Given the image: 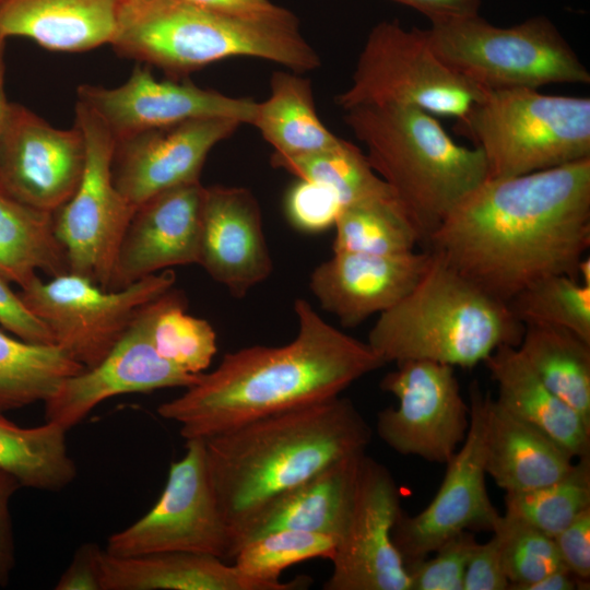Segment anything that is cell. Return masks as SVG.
<instances>
[{"instance_id":"33","label":"cell","mask_w":590,"mask_h":590,"mask_svg":"<svg viewBox=\"0 0 590 590\" xmlns=\"http://www.w3.org/2000/svg\"><path fill=\"white\" fill-rule=\"evenodd\" d=\"M270 163L297 179L329 188L343 208L371 200L397 199L366 155L345 140L334 149L315 154L292 157L272 154Z\"/></svg>"},{"instance_id":"41","label":"cell","mask_w":590,"mask_h":590,"mask_svg":"<svg viewBox=\"0 0 590 590\" xmlns=\"http://www.w3.org/2000/svg\"><path fill=\"white\" fill-rule=\"evenodd\" d=\"M342 209L338 197L329 188L304 179H297L284 198V211L290 224L309 234L334 226Z\"/></svg>"},{"instance_id":"40","label":"cell","mask_w":590,"mask_h":590,"mask_svg":"<svg viewBox=\"0 0 590 590\" xmlns=\"http://www.w3.org/2000/svg\"><path fill=\"white\" fill-rule=\"evenodd\" d=\"M477 543L469 530L438 546L430 558L406 565L411 590H462L465 567Z\"/></svg>"},{"instance_id":"17","label":"cell","mask_w":590,"mask_h":590,"mask_svg":"<svg viewBox=\"0 0 590 590\" xmlns=\"http://www.w3.org/2000/svg\"><path fill=\"white\" fill-rule=\"evenodd\" d=\"M78 101L90 107L114 139L193 119L226 118L251 125L257 102L234 97L191 82L156 80L138 64L117 87L82 84Z\"/></svg>"},{"instance_id":"26","label":"cell","mask_w":590,"mask_h":590,"mask_svg":"<svg viewBox=\"0 0 590 590\" xmlns=\"http://www.w3.org/2000/svg\"><path fill=\"white\" fill-rule=\"evenodd\" d=\"M497 384L495 401L535 427L574 459L590 458V426L535 375L517 346L497 349L484 362Z\"/></svg>"},{"instance_id":"23","label":"cell","mask_w":590,"mask_h":590,"mask_svg":"<svg viewBox=\"0 0 590 590\" xmlns=\"http://www.w3.org/2000/svg\"><path fill=\"white\" fill-rule=\"evenodd\" d=\"M101 571L102 590H295L311 583L307 576L257 580L220 557L191 552L119 557L104 550Z\"/></svg>"},{"instance_id":"48","label":"cell","mask_w":590,"mask_h":590,"mask_svg":"<svg viewBox=\"0 0 590 590\" xmlns=\"http://www.w3.org/2000/svg\"><path fill=\"white\" fill-rule=\"evenodd\" d=\"M427 16L430 22L479 14L481 0H392Z\"/></svg>"},{"instance_id":"5","label":"cell","mask_w":590,"mask_h":590,"mask_svg":"<svg viewBox=\"0 0 590 590\" xmlns=\"http://www.w3.org/2000/svg\"><path fill=\"white\" fill-rule=\"evenodd\" d=\"M417 284L379 317L369 346L388 363L425 359L471 368L497 349L518 346L524 326L502 302L432 250Z\"/></svg>"},{"instance_id":"31","label":"cell","mask_w":590,"mask_h":590,"mask_svg":"<svg viewBox=\"0 0 590 590\" xmlns=\"http://www.w3.org/2000/svg\"><path fill=\"white\" fill-rule=\"evenodd\" d=\"M67 429L46 421L36 427H20L0 414V469L21 487L59 492L78 475L67 445Z\"/></svg>"},{"instance_id":"6","label":"cell","mask_w":590,"mask_h":590,"mask_svg":"<svg viewBox=\"0 0 590 590\" xmlns=\"http://www.w3.org/2000/svg\"><path fill=\"white\" fill-rule=\"evenodd\" d=\"M343 119L425 241L487 179L481 150L455 142L432 114L420 108L358 106L345 110Z\"/></svg>"},{"instance_id":"49","label":"cell","mask_w":590,"mask_h":590,"mask_svg":"<svg viewBox=\"0 0 590 590\" xmlns=\"http://www.w3.org/2000/svg\"><path fill=\"white\" fill-rule=\"evenodd\" d=\"M588 589L589 582L578 579L566 567L562 566L546 574L541 579L526 585L520 590H575Z\"/></svg>"},{"instance_id":"15","label":"cell","mask_w":590,"mask_h":590,"mask_svg":"<svg viewBox=\"0 0 590 590\" xmlns=\"http://www.w3.org/2000/svg\"><path fill=\"white\" fill-rule=\"evenodd\" d=\"M400 493L391 472L362 458L346 528L330 559L324 590H411V579L393 539L401 512Z\"/></svg>"},{"instance_id":"14","label":"cell","mask_w":590,"mask_h":590,"mask_svg":"<svg viewBox=\"0 0 590 590\" xmlns=\"http://www.w3.org/2000/svg\"><path fill=\"white\" fill-rule=\"evenodd\" d=\"M489 392L476 381L469 389L470 424L467 436L446 464V473L432 502L415 516L400 512L392 531L404 565L430 555L451 536L470 529L492 530L498 512L485 484Z\"/></svg>"},{"instance_id":"8","label":"cell","mask_w":590,"mask_h":590,"mask_svg":"<svg viewBox=\"0 0 590 590\" xmlns=\"http://www.w3.org/2000/svg\"><path fill=\"white\" fill-rule=\"evenodd\" d=\"M436 55L484 91L588 84L590 72L557 27L539 15L510 27L479 14L432 22Z\"/></svg>"},{"instance_id":"42","label":"cell","mask_w":590,"mask_h":590,"mask_svg":"<svg viewBox=\"0 0 590 590\" xmlns=\"http://www.w3.org/2000/svg\"><path fill=\"white\" fill-rule=\"evenodd\" d=\"M0 275V326L16 338L36 344H54L46 324L25 305L19 293Z\"/></svg>"},{"instance_id":"28","label":"cell","mask_w":590,"mask_h":590,"mask_svg":"<svg viewBox=\"0 0 590 590\" xmlns=\"http://www.w3.org/2000/svg\"><path fill=\"white\" fill-rule=\"evenodd\" d=\"M302 73L276 71L270 94L258 103L251 122L279 156H302L339 146L343 139L320 120L310 81Z\"/></svg>"},{"instance_id":"36","label":"cell","mask_w":590,"mask_h":590,"mask_svg":"<svg viewBox=\"0 0 590 590\" xmlns=\"http://www.w3.org/2000/svg\"><path fill=\"white\" fill-rule=\"evenodd\" d=\"M590 508V458L579 459L563 479L505 495V514L554 538Z\"/></svg>"},{"instance_id":"46","label":"cell","mask_w":590,"mask_h":590,"mask_svg":"<svg viewBox=\"0 0 590 590\" xmlns=\"http://www.w3.org/2000/svg\"><path fill=\"white\" fill-rule=\"evenodd\" d=\"M21 487L17 480L0 469V586L8 583L14 567V538L10 515V500Z\"/></svg>"},{"instance_id":"50","label":"cell","mask_w":590,"mask_h":590,"mask_svg":"<svg viewBox=\"0 0 590 590\" xmlns=\"http://www.w3.org/2000/svg\"><path fill=\"white\" fill-rule=\"evenodd\" d=\"M5 39L0 37V135L3 129L5 121L8 107L10 102H8L4 91V47Z\"/></svg>"},{"instance_id":"19","label":"cell","mask_w":590,"mask_h":590,"mask_svg":"<svg viewBox=\"0 0 590 590\" xmlns=\"http://www.w3.org/2000/svg\"><path fill=\"white\" fill-rule=\"evenodd\" d=\"M151 302L140 309L129 330L103 361L63 379L44 401L47 421L69 430L111 397L188 388L198 381L201 374L174 366L153 347L148 332Z\"/></svg>"},{"instance_id":"21","label":"cell","mask_w":590,"mask_h":590,"mask_svg":"<svg viewBox=\"0 0 590 590\" xmlns=\"http://www.w3.org/2000/svg\"><path fill=\"white\" fill-rule=\"evenodd\" d=\"M203 192L200 181L185 184L135 208L119 247L109 291L198 262Z\"/></svg>"},{"instance_id":"10","label":"cell","mask_w":590,"mask_h":590,"mask_svg":"<svg viewBox=\"0 0 590 590\" xmlns=\"http://www.w3.org/2000/svg\"><path fill=\"white\" fill-rule=\"evenodd\" d=\"M175 283V272L167 269L109 291L85 276L68 272L48 282L37 276L19 294L46 324L54 344L91 368L118 344L140 309Z\"/></svg>"},{"instance_id":"25","label":"cell","mask_w":590,"mask_h":590,"mask_svg":"<svg viewBox=\"0 0 590 590\" xmlns=\"http://www.w3.org/2000/svg\"><path fill=\"white\" fill-rule=\"evenodd\" d=\"M119 0H0V37L80 52L110 44Z\"/></svg>"},{"instance_id":"11","label":"cell","mask_w":590,"mask_h":590,"mask_svg":"<svg viewBox=\"0 0 590 590\" xmlns=\"http://www.w3.org/2000/svg\"><path fill=\"white\" fill-rule=\"evenodd\" d=\"M74 123L85 140V168L72 197L54 212L55 232L66 250L69 272L109 290L119 247L135 208L113 181L115 139L109 129L79 101Z\"/></svg>"},{"instance_id":"30","label":"cell","mask_w":590,"mask_h":590,"mask_svg":"<svg viewBox=\"0 0 590 590\" xmlns=\"http://www.w3.org/2000/svg\"><path fill=\"white\" fill-rule=\"evenodd\" d=\"M520 354L540 380L590 426V343L547 324H526Z\"/></svg>"},{"instance_id":"43","label":"cell","mask_w":590,"mask_h":590,"mask_svg":"<svg viewBox=\"0 0 590 590\" xmlns=\"http://www.w3.org/2000/svg\"><path fill=\"white\" fill-rule=\"evenodd\" d=\"M500 546L493 536L476 543L467 564L462 590H508Z\"/></svg>"},{"instance_id":"13","label":"cell","mask_w":590,"mask_h":590,"mask_svg":"<svg viewBox=\"0 0 590 590\" xmlns=\"http://www.w3.org/2000/svg\"><path fill=\"white\" fill-rule=\"evenodd\" d=\"M396 365L381 379L380 388L398 399V406L378 413V436L402 456L447 464L470 424L455 367L425 359Z\"/></svg>"},{"instance_id":"35","label":"cell","mask_w":590,"mask_h":590,"mask_svg":"<svg viewBox=\"0 0 590 590\" xmlns=\"http://www.w3.org/2000/svg\"><path fill=\"white\" fill-rule=\"evenodd\" d=\"M185 294L172 287L150 304L148 332L157 354L193 375L202 374L216 351V334L205 319L187 312Z\"/></svg>"},{"instance_id":"47","label":"cell","mask_w":590,"mask_h":590,"mask_svg":"<svg viewBox=\"0 0 590 590\" xmlns=\"http://www.w3.org/2000/svg\"><path fill=\"white\" fill-rule=\"evenodd\" d=\"M217 13L245 19H282L293 14L271 0H185Z\"/></svg>"},{"instance_id":"18","label":"cell","mask_w":590,"mask_h":590,"mask_svg":"<svg viewBox=\"0 0 590 590\" xmlns=\"http://www.w3.org/2000/svg\"><path fill=\"white\" fill-rule=\"evenodd\" d=\"M240 125L226 118L193 119L116 139L113 181L134 208L165 190L200 181L211 150Z\"/></svg>"},{"instance_id":"2","label":"cell","mask_w":590,"mask_h":590,"mask_svg":"<svg viewBox=\"0 0 590 590\" xmlns=\"http://www.w3.org/2000/svg\"><path fill=\"white\" fill-rule=\"evenodd\" d=\"M296 337L282 346L227 353L219 366L157 408L187 439H206L246 423L337 396L386 363L369 346L328 323L304 298Z\"/></svg>"},{"instance_id":"3","label":"cell","mask_w":590,"mask_h":590,"mask_svg":"<svg viewBox=\"0 0 590 590\" xmlns=\"http://www.w3.org/2000/svg\"><path fill=\"white\" fill-rule=\"evenodd\" d=\"M370 440L367 421L340 396L204 439L208 475L236 553L238 535L261 511L328 467L366 452Z\"/></svg>"},{"instance_id":"44","label":"cell","mask_w":590,"mask_h":590,"mask_svg":"<svg viewBox=\"0 0 590 590\" xmlns=\"http://www.w3.org/2000/svg\"><path fill=\"white\" fill-rule=\"evenodd\" d=\"M562 564L578 579L590 578V508L553 538Z\"/></svg>"},{"instance_id":"7","label":"cell","mask_w":590,"mask_h":590,"mask_svg":"<svg viewBox=\"0 0 590 590\" xmlns=\"http://www.w3.org/2000/svg\"><path fill=\"white\" fill-rule=\"evenodd\" d=\"M483 153L487 178L590 158V98L535 88L486 91L460 123Z\"/></svg>"},{"instance_id":"1","label":"cell","mask_w":590,"mask_h":590,"mask_svg":"<svg viewBox=\"0 0 590 590\" xmlns=\"http://www.w3.org/2000/svg\"><path fill=\"white\" fill-rule=\"evenodd\" d=\"M427 243L463 276L505 303L552 275L578 280L590 246V158L485 179Z\"/></svg>"},{"instance_id":"34","label":"cell","mask_w":590,"mask_h":590,"mask_svg":"<svg viewBox=\"0 0 590 590\" xmlns=\"http://www.w3.org/2000/svg\"><path fill=\"white\" fill-rule=\"evenodd\" d=\"M333 252L402 255L424 238L394 198L344 206L334 223Z\"/></svg>"},{"instance_id":"27","label":"cell","mask_w":590,"mask_h":590,"mask_svg":"<svg viewBox=\"0 0 590 590\" xmlns=\"http://www.w3.org/2000/svg\"><path fill=\"white\" fill-rule=\"evenodd\" d=\"M575 467L574 458L548 436L488 400L486 474L505 492L551 484Z\"/></svg>"},{"instance_id":"39","label":"cell","mask_w":590,"mask_h":590,"mask_svg":"<svg viewBox=\"0 0 590 590\" xmlns=\"http://www.w3.org/2000/svg\"><path fill=\"white\" fill-rule=\"evenodd\" d=\"M492 531L499 542L508 590H520L564 566L553 538L515 517L498 515Z\"/></svg>"},{"instance_id":"29","label":"cell","mask_w":590,"mask_h":590,"mask_svg":"<svg viewBox=\"0 0 590 590\" xmlns=\"http://www.w3.org/2000/svg\"><path fill=\"white\" fill-rule=\"evenodd\" d=\"M40 271L49 278L69 272L54 213L25 205L0 191V275L21 288Z\"/></svg>"},{"instance_id":"9","label":"cell","mask_w":590,"mask_h":590,"mask_svg":"<svg viewBox=\"0 0 590 590\" xmlns=\"http://www.w3.org/2000/svg\"><path fill=\"white\" fill-rule=\"evenodd\" d=\"M485 92L436 55L426 30H408L397 20H386L369 32L351 84L335 103L343 111L358 106H413L461 123Z\"/></svg>"},{"instance_id":"24","label":"cell","mask_w":590,"mask_h":590,"mask_svg":"<svg viewBox=\"0 0 590 590\" xmlns=\"http://www.w3.org/2000/svg\"><path fill=\"white\" fill-rule=\"evenodd\" d=\"M365 453L328 467L276 499L240 532L237 552L249 541L279 530L321 533L339 541L350 518Z\"/></svg>"},{"instance_id":"22","label":"cell","mask_w":590,"mask_h":590,"mask_svg":"<svg viewBox=\"0 0 590 590\" xmlns=\"http://www.w3.org/2000/svg\"><path fill=\"white\" fill-rule=\"evenodd\" d=\"M432 257V250L402 255L333 252L314 269L309 288L323 310L343 327H355L408 295L428 269Z\"/></svg>"},{"instance_id":"38","label":"cell","mask_w":590,"mask_h":590,"mask_svg":"<svg viewBox=\"0 0 590 590\" xmlns=\"http://www.w3.org/2000/svg\"><path fill=\"white\" fill-rule=\"evenodd\" d=\"M337 539L321 533L279 530L249 541L235 555V566L250 578L279 582L290 566L308 559H331Z\"/></svg>"},{"instance_id":"37","label":"cell","mask_w":590,"mask_h":590,"mask_svg":"<svg viewBox=\"0 0 590 590\" xmlns=\"http://www.w3.org/2000/svg\"><path fill=\"white\" fill-rule=\"evenodd\" d=\"M507 304L523 326L559 327L590 343V285L568 275H552L521 291Z\"/></svg>"},{"instance_id":"4","label":"cell","mask_w":590,"mask_h":590,"mask_svg":"<svg viewBox=\"0 0 590 590\" xmlns=\"http://www.w3.org/2000/svg\"><path fill=\"white\" fill-rule=\"evenodd\" d=\"M110 45L120 56L174 78L238 57L263 59L298 73L321 64L294 13L245 19L185 0H119Z\"/></svg>"},{"instance_id":"32","label":"cell","mask_w":590,"mask_h":590,"mask_svg":"<svg viewBox=\"0 0 590 590\" xmlns=\"http://www.w3.org/2000/svg\"><path fill=\"white\" fill-rule=\"evenodd\" d=\"M85 367L57 345L15 339L0 330V414L45 401Z\"/></svg>"},{"instance_id":"20","label":"cell","mask_w":590,"mask_h":590,"mask_svg":"<svg viewBox=\"0 0 590 590\" xmlns=\"http://www.w3.org/2000/svg\"><path fill=\"white\" fill-rule=\"evenodd\" d=\"M198 264L241 298L273 269L259 203L244 187H204Z\"/></svg>"},{"instance_id":"45","label":"cell","mask_w":590,"mask_h":590,"mask_svg":"<svg viewBox=\"0 0 590 590\" xmlns=\"http://www.w3.org/2000/svg\"><path fill=\"white\" fill-rule=\"evenodd\" d=\"M104 550L94 542L81 544L57 581L56 590H102L101 559Z\"/></svg>"},{"instance_id":"16","label":"cell","mask_w":590,"mask_h":590,"mask_svg":"<svg viewBox=\"0 0 590 590\" xmlns=\"http://www.w3.org/2000/svg\"><path fill=\"white\" fill-rule=\"evenodd\" d=\"M86 161L84 135L51 126L10 102L0 135V191L35 209L55 212L74 193Z\"/></svg>"},{"instance_id":"12","label":"cell","mask_w":590,"mask_h":590,"mask_svg":"<svg viewBox=\"0 0 590 590\" xmlns=\"http://www.w3.org/2000/svg\"><path fill=\"white\" fill-rule=\"evenodd\" d=\"M105 552L119 557L191 552L234 558V533L212 491L204 439H187L186 453L170 464L158 500L134 523L111 534Z\"/></svg>"}]
</instances>
